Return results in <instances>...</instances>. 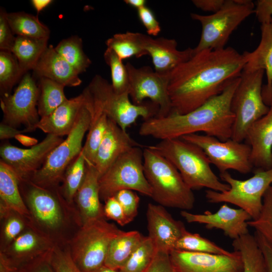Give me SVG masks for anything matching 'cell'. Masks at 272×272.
Listing matches in <instances>:
<instances>
[{"label": "cell", "instance_id": "6f0895ef", "mask_svg": "<svg viewBox=\"0 0 272 272\" xmlns=\"http://www.w3.org/2000/svg\"><path fill=\"white\" fill-rule=\"evenodd\" d=\"M53 1L51 0H32L31 3L38 14L43 9L48 6Z\"/></svg>", "mask_w": 272, "mask_h": 272}, {"label": "cell", "instance_id": "c3c4849f", "mask_svg": "<svg viewBox=\"0 0 272 272\" xmlns=\"http://www.w3.org/2000/svg\"><path fill=\"white\" fill-rule=\"evenodd\" d=\"M7 14L3 8L0 11V49L1 50L12 51L16 37L13 33L7 18Z\"/></svg>", "mask_w": 272, "mask_h": 272}, {"label": "cell", "instance_id": "e575fe53", "mask_svg": "<svg viewBox=\"0 0 272 272\" xmlns=\"http://www.w3.org/2000/svg\"><path fill=\"white\" fill-rule=\"evenodd\" d=\"M54 49L79 74L86 72L92 63L83 50L82 39L78 36L62 40Z\"/></svg>", "mask_w": 272, "mask_h": 272}, {"label": "cell", "instance_id": "d6a6232c", "mask_svg": "<svg viewBox=\"0 0 272 272\" xmlns=\"http://www.w3.org/2000/svg\"><path fill=\"white\" fill-rule=\"evenodd\" d=\"M37 109L40 118L50 115L67 99L64 86L46 78H39Z\"/></svg>", "mask_w": 272, "mask_h": 272}, {"label": "cell", "instance_id": "5b68a950", "mask_svg": "<svg viewBox=\"0 0 272 272\" xmlns=\"http://www.w3.org/2000/svg\"><path fill=\"white\" fill-rule=\"evenodd\" d=\"M87 100L82 107L76 124L66 138L49 154L42 166L33 175L30 181L40 187L57 189L64 173L83 149V140L89 130L93 117L92 100L85 89Z\"/></svg>", "mask_w": 272, "mask_h": 272}, {"label": "cell", "instance_id": "836d02e7", "mask_svg": "<svg viewBox=\"0 0 272 272\" xmlns=\"http://www.w3.org/2000/svg\"><path fill=\"white\" fill-rule=\"evenodd\" d=\"M92 102L93 111L92 122L82 151L86 163L94 165L98 149L107 128L108 117L93 101Z\"/></svg>", "mask_w": 272, "mask_h": 272}, {"label": "cell", "instance_id": "d590c367", "mask_svg": "<svg viewBox=\"0 0 272 272\" xmlns=\"http://www.w3.org/2000/svg\"><path fill=\"white\" fill-rule=\"evenodd\" d=\"M105 43L107 47L112 49L122 60L132 56L139 58L148 55L142 46L140 33L126 32L115 34Z\"/></svg>", "mask_w": 272, "mask_h": 272}, {"label": "cell", "instance_id": "e0dca14e", "mask_svg": "<svg viewBox=\"0 0 272 272\" xmlns=\"http://www.w3.org/2000/svg\"><path fill=\"white\" fill-rule=\"evenodd\" d=\"M180 215L188 223L202 224L208 229L221 230L233 240L249 233L247 222L252 219L244 210L233 209L226 204L213 213L207 211L203 214H192L182 210Z\"/></svg>", "mask_w": 272, "mask_h": 272}, {"label": "cell", "instance_id": "681fc988", "mask_svg": "<svg viewBox=\"0 0 272 272\" xmlns=\"http://www.w3.org/2000/svg\"><path fill=\"white\" fill-rule=\"evenodd\" d=\"M137 11L139 20L149 36L158 35L161 31V28L152 10L146 6L137 10Z\"/></svg>", "mask_w": 272, "mask_h": 272}, {"label": "cell", "instance_id": "bcb514c9", "mask_svg": "<svg viewBox=\"0 0 272 272\" xmlns=\"http://www.w3.org/2000/svg\"><path fill=\"white\" fill-rule=\"evenodd\" d=\"M52 248L19 266L16 272H55L50 263V254Z\"/></svg>", "mask_w": 272, "mask_h": 272}, {"label": "cell", "instance_id": "3957f363", "mask_svg": "<svg viewBox=\"0 0 272 272\" xmlns=\"http://www.w3.org/2000/svg\"><path fill=\"white\" fill-rule=\"evenodd\" d=\"M150 147L176 168L192 190L205 187L224 192L229 189V185L221 182L213 171L209 158L197 146L179 138L160 140Z\"/></svg>", "mask_w": 272, "mask_h": 272}, {"label": "cell", "instance_id": "94428289", "mask_svg": "<svg viewBox=\"0 0 272 272\" xmlns=\"http://www.w3.org/2000/svg\"><path fill=\"white\" fill-rule=\"evenodd\" d=\"M93 272H120L119 270H115L112 268H111L108 266H105V265L101 266Z\"/></svg>", "mask_w": 272, "mask_h": 272}, {"label": "cell", "instance_id": "ab89813d", "mask_svg": "<svg viewBox=\"0 0 272 272\" xmlns=\"http://www.w3.org/2000/svg\"><path fill=\"white\" fill-rule=\"evenodd\" d=\"M23 76L18 61L13 53L1 50L0 90L2 96L10 94L13 87Z\"/></svg>", "mask_w": 272, "mask_h": 272}, {"label": "cell", "instance_id": "1f68e13d", "mask_svg": "<svg viewBox=\"0 0 272 272\" xmlns=\"http://www.w3.org/2000/svg\"><path fill=\"white\" fill-rule=\"evenodd\" d=\"M7 18L14 34L37 39L49 38V29L37 16L19 12L7 13Z\"/></svg>", "mask_w": 272, "mask_h": 272}, {"label": "cell", "instance_id": "7c38bea8", "mask_svg": "<svg viewBox=\"0 0 272 272\" xmlns=\"http://www.w3.org/2000/svg\"><path fill=\"white\" fill-rule=\"evenodd\" d=\"M201 148L220 173L234 170L247 174L253 169L250 162L251 147L231 139L221 141L215 137L191 133L181 137Z\"/></svg>", "mask_w": 272, "mask_h": 272}, {"label": "cell", "instance_id": "603a6c76", "mask_svg": "<svg viewBox=\"0 0 272 272\" xmlns=\"http://www.w3.org/2000/svg\"><path fill=\"white\" fill-rule=\"evenodd\" d=\"M54 246L46 236L33 229H25L5 250L4 253L17 267L51 250Z\"/></svg>", "mask_w": 272, "mask_h": 272}, {"label": "cell", "instance_id": "f35d334b", "mask_svg": "<svg viewBox=\"0 0 272 272\" xmlns=\"http://www.w3.org/2000/svg\"><path fill=\"white\" fill-rule=\"evenodd\" d=\"M156 252L152 240L148 236H144L127 261L119 271L144 272L152 262Z\"/></svg>", "mask_w": 272, "mask_h": 272}, {"label": "cell", "instance_id": "816d5d0a", "mask_svg": "<svg viewBox=\"0 0 272 272\" xmlns=\"http://www.w3.org/2000/svg\"><path fill=\"white\" fill-rule=\"evenodd\" d=\"M254 11L261 24L270 22L272 21V0L257 1Z\"/></svg>", "mask_w": 272, "mask_h": 272}, {"label": "cell", "instance_id": "9c48e42d", "mask_svg": "<svg viewBox=\"0 0 272 272\" xmlns=\"http://www.w3.org/2000/svg\"><path fill=\"white\" fill-rule=\"evenodd\" d=\"M220 177L230 188L224 192L206 190V197L208 202L233 204L246 211L252 220L257 219L262 208L263 196L272 185V168L254 170V175L244 180L234 178L228 172L220 173Z\"/></svg>", "mask_w": 272, "mask_h": 272}, {"label": "cell", "instance_id": "60d3db41", "mask_svg": "<svg viewBox=\"0 0 272 272\" xmlns=\"http://www.w3.org/2000/svg\"><path fill=\"white\" fill-rule=\"evenodd\" d=\"M104 58L111 72V86L118 94L128 92V74L122 60L111 49L107 47L104 53Z\"/></svg>", "mask_w": 272, "mask_h": 272}, {"label": "cell", "instance_id": "5bb4252c", "mask_svg": "<svg viewBox=\"0 0 272 272\" xmlns=\"http://www.w3.org/2000/svg\"><path fill=\"white\" fill-rule=\"evenodd\" d=\"M129 78L128 93L132 103L143 104L150 99L159 108L156 117H164L172 112L168 93L169 75H160L149 66L135 67L130 62L125 64Z\"/></svg>", "mask_w": 272, "mask_h": 272}, {"label": "cell", "instance_id": "ee69618b", "mask_svg": "<svg viewBox=\"0 0 272 272\" xmlns=\"http://www.w3.org/2000/svg\"><path fill=\"white\" fill-rule=\"evenodd\" d=\"M114 196L121 206L125 216L130 222L138 215L140 198L133 190L122 189L116 192Z\"/></svg>", "mask_w": 272, "mask_h": 272}, {"label": "cell", "instance_id": "7dc6e473", "mask_svg": "<svg viewBox=\"0 0 272 272\" xmlns=\"http://www.w3.org/2000/svg\"><path fill=\"white\" fill-rule=\"evenodd\" d=\"M104 201L105 218L115 221L121 226L130 223L121 206L114 196L108 198Z\"/></svg>", "mask_w": 272, "mask_h": 272}, {"label": "cell", "instance_id": "f1b7e54d", "mask_svg": "<svg viewBox=\"0 0 272 272\" xmlns=\"http://www.w3.org/2000/svg\"><path fill=\"white\" fill-rule=\"evenodd\" d=\"M144 236L138 231H120L109 245L104 265L119 270L127 261Z\"/></svg>", "mask_w": 272, "mask_h": 272}, {"label": "cell", "instance_id": "d6986e66", "mask_svg": "<svg viewBox=\"0 0 272 272\" xmlns=\"http://www.w3.org/2000/svg\"><path fill=\"white\" fill-rule=\"evenodd\" d=\"M140 38L143 47L152 59L155 71L160 75H169L193 55V48L178 50L177 42L174 39L154 38L141 33Z\"/></svg>", "mask_w": 272, "mask_h": 272}, {"label": "cell", "instance_id": "4dcf8cb0", "mask_svg": "<svg viewBox=\"0 0 272 272\" xmlns=\"http://www.w3.org/2000/svg\"><path fill=\"white\" fill-rule=\"evenodd\" d=\"M232 246L241 255L243 272H268L263 254L254 235H242L233 240Z\"/></svg>", "mask_w": 272, "mask_h": 272}, {"label": "cell", "instance_id": "7bdbcfd3", "mask_svg": "<svg viewBox=\"0 0 272 272\" xmlns=\"http://www.w3.org/2000/svg\"><path fill=\"white\" fill-rule=\"evenodd\" d=\"M50 263L55 272H82L74 262L70 250L54 246L51 251Z\"/></svg>", "mask_w": 272, "mask_h": 272}, {"label": "cell", "instance_id": "4fadbf2b", "mask_svg": "<svg viewBox=\"0 0 272 272\" xmlns=\"http://www.w3.org/2000/svg\"><path fill=\"white\" fill-rule=\"evenodd\" d=\"M39 90L34 77L27 73L13 94L2 96L3 122L13 127L23 125L26 132L35 130L40 119L37 109Z\"/></svg>", "mask_w": 272, "mask_h": 272}, {"label": "cell", "instance_id": "11a10c76", "mask_svg": "<svg viewBox=\"0 0 272 272\" xmlns=\"http://www.w3.org/2000/svg\"><path fill=\"white\" fill-rule=\"evenodd\" d=\"M27 132L25 129L20 130L2 122L0 124V139L8 140L15 138L17 135Z\"/></svg>", "mask_w": 272, "mask_h": 272}, {"label": "cell", "instance_id": "2e32d148", "mask_svg": "<svg viewBox=\"0 0 272 272\" xmlns=\"http://www.w3.org/2000/svg\"><path fill=\"white\" fill-rule=\"evenodd\" d=\"M174 272H243L241 255L190 252L174 249L169 254Z\"/></svg>", "mask_w": 272, "mask_h": 272}, {"label": "cell", "instance_id": "f6af8a7d", "mask_svg": "<svg viewBox=\"0 0 272 272\" xmlns=\"http://www.w3.org/2000/svg\"><path fill=\"white\" fill-rule=\"evenodd\" d=\"M13 213L5 218L6 221L3 228V238L7 246L25 229L24 223L20 217L22 216L17 213L13 215Z\"/></svg>", "mask_w": 272, "mask_h": 272}, {"label": "cell", "instance_id": "7a4b0ae2", "mask_svg": "<svg viewBox=\"0 0 272 272\" xmlns=\"http://www.w3.org/2000/svg\"><path fill=\"white\" fill-rule=\"evenodd\" d=\"M240 80V76L233 79L221 94L188 113L171 112L166 116L144 120L139 134L162 140L203 132L221 141L231 139L235 119L231 103Z\"/></svg>", "mask_w": 272, "mask_h": 272}, {"label": "cell", "instance_id": "d4e9b609", "mask_svg": "<svg viewBox=\"0 0 272 272\" xmlns=\"http://www.w3.org/2000/svg\"><path fill=\"white\" fill-rule=\"evenodd\" d=\"M33 71L37 77L49 79L64 87H76L82 83L79 74L52 45L45 49Z\"/></svg>", "mask_w": 272, "mask_h": 272}, {"label": "cell", "instance_id": "f5cc1de1", "mask_svg": "<svg viewBox=\"0 0 272 272\" xmlns=\"http://www.w3.org/2000/svg\"><path fill=\"white\" fill-rule=\"evenodd\" d=\"M254 236L263 254L268 272H272V245L257 232L255 231Z\"/></svg>", "mask_w": 272, "mask_h": 272}, {"label": "cell", "instance_id": "83f0119b", "mask_svg": "<svg viewBox=\"0 0 272 272\" xmlns=\"http://www.w3.org/2000/svg\"><path fill=\"white\" fill-rule=\"evenodd\" d=\"M20 180L13 169L0 160V212L1 219L14 212L28 216V210L19 188Z\"/></svg>", "mask_w": 272, "mask_h": 272}, {"label": "cell", "instance_id": "74e56055", "mask_svg": "<svg viewBox=\"0 0 272 272\" xmlns=\"http://www.w3.org/2000/svg\"><path fill=\"white\" fill-rule=\"evenodd\" d=\"M175 249L190 252L226 255H231L233 253L224 249L198 234L187 231L186 229L177 241Z\"/></svg>", "mask_w": 272, "mask_h": 272}, {"label": "cell", "instance_id": "f907efd6", "mask_svg": "<svg viewBox=\"0 0 272 272\" xmlns=\"http://www.w3.org/2000/svg\"><path fill=\"white\" fill-rule=\"evenodd\" d=\"M144 272H174L169 254L157 251L152 262Z\"/></svg>", "mask_w": 272, "mask_h": 272}, {"label": "cell", "instance_id": "ac0fdd59", "mask_svg": "<svg viewBox=\"0 0 272 272\" xmlns=\"http://www.w3.org/2000/svg\"><path fill=\"white\" fill-rule=\"evenodd\" d=\"M146 216L148 236L154 243L156 250L170 254L186 230L184 225L175 220L164 207L159 204L149 203Z\"/></svg>", "mask_w": 272, "mask_h": 272}, {"label": "cell", "instance_id": "f546056e", "mask_svg": "<svg viewBox=\"0 0 272 272\" xmlns=\"http://www.w3.org/2000/svg\"><path fill=\"white\" fill-rule=\"evenodd\" d=\"M48 39L17 36L11 52L16 57L23 75L33 70L48 46Z\"/></svg>", "mask_w": 272, "mask_h": 272}, {"label": "cell", "instance_id": "ffe728a7", "mask_svg": "<svg viewBox=\"0 0 272 272\" xmlns=\"http://www.w3.org/2000/svg\"><path fill=\"white\" fill-rule=\"evenodd\" d=\"M24 181L28 185L24 193L25 198L34 218L47 228L53 230L59 227L63 215L56 196L58 189L54 193V189L40 187L30 180Z\"/></svg>", "mask_w": 272, "mask_h": 272}, {"label": "cell", "instance_id": "db71d44e", "mask_svg": "<svg viewBox=\"0 0 272 272\" xmlns=\"http://www.w3.org/2000/svg\"><path fill=\"white\" fill-rule=\"evenodd\" d=\"M226 0H193L192 3L197 8L213 13L218 12L224 5Z\"/></svg>", "mask_w": 272, "mask_h": 272}, {"label": "cell", "instance_id": "8d00e7d4", "mask_svg": "<svg viewBox=\"0 0 272 272\" xmlns=\"http://www.w3.org/2000/svg\"><path fill=\"white\" fill-rule=\"evenodd\" d=\"M86 161L82 151L66 168L62 178L60 193L71 203L81 186L86 174Z\"/></svg>", "mask_w": 272, "mask_h": 272}, {"label": "cell", "instance_id": "8fae6325", "mask_svg": "<svg viewBox=\"0 0 272 272\" xmlns=\"http://www.w3.org/2000/svg\"><path fill=\"white\" fill-rule=\"evenodd\" d=\"M100 199L122 189L137 191L150 197L152 188L144 173L143 151L136 147L122 155L99 179Z\"/></svg>", "mask_w": 272, "mask_h": 272}, {"label": "cell", "instance_id": "91938a15", "mask_svg": "<svg viewBox=\"0 0 272 272\" xmlns=\"http://www.w3.org/2000/svg\"><path fill=\"white\" fill-rule=\"evenodd\" d=\"M124 2L137 10L146 6L147 1L145 0H124Z\"/></svg>", "mask_w": 272, "mask_h": 272}, {"label": "cell", "instance_id": "6da1fadb", "mask_svg": "<svg viewBox=\"0 0 272 272\" xmlns=\"http://www.w3.org/2000/svg\"><path fill=\"white\" fill-rule=\"evenodd\" d=\"M248 53L241 54L231 47L207 49L179 64L169 75L172 112L188 113L221 94L230 81L241 75Z\"/></svg>", "mask_w": 272, "mask_h": 272}, {"label": "cell", "instance_id": "9f6ffc18", "mask_svg": "<svg viewBox=\"0 0 272 272\" xmlns=\"http://www.w3.org/2000/svg\"><path fill=\"white\" fill-rule=\"evenodd\" d=\"M17 268L7 256L1 251L0 272H16Z\"/></svg>", "mask_w": 272, "mask_h": 272}, {"label": "cell", "instance_id": "277c9868", "mask_svg": "<svg viewBox=\"0 0 272 272\" xmlns=\"http://www.w3.org/2000/svg\"><path fill=\"white\" fill-rule=\"evenodd\" d=\"M145 176L152 190V198L164 207L191 210L195 198L192 190L176 168L150 146L144 149Z\"/></svg>", "mask_w": 272, "mask_h": 272}, {"label": "cell", "instance_id": "44dd1931", "mask_svg": "<svg viewBox=\"0 0 272 272\" xmlns=\"http://www.w3.org/2000/svg\"><path fill=\"white\" fill-rule=\"evenodd\" d=\"M142 146L115 122L108 118L107 128L98 149L94 166L102 176L122 155ZM100 178V177H99Z\"/></svg>", "mask_w": 272, "mask_h": 272}, {"label": "cell", "instance_id": "7402d4cb", "mask_svg": "<svg viewBox=\"0 0 272 272\" xmlns=\"http://www.w3.org/2000/svg\"><path fill=\"white\" fill-rule=\"evenodd\" d=\"M266 114L253 123L245 140L251 147L250 162L254 170L272 168V100Z\"/></svg>", "mask_w": 272, "mask_h": 272}, {"label": "cell", "instance_id": "9a60e30c", "mask_svg": "<svg viewBox=\"0 0 272 272\" xmlns=\"http://www.w3.org/2000/svg\"><path fill=\"white\" fill-rule=\"evenodd\" d=\"M63 141L61 137L47 134L41 142L28 149L6 143L0 148L1 160L13 169L20 181L30 180L50 152Z\"/></svg>", "mask_w": 272, "mask_h": 272}, {"label": "cell", "instance_id": "8992f818", "mask_svg": "<svg viewBox=\"0 0 272 272\" xmlns=\"http://www.w3.org/2000/svg\"><path fill=\"white\" fill-rule=\"evenodd\" d=\"M255 7L250 0H226L218 12L210 15L191 13L192 19L201 25L200 40L193 48V54L201 51L225 48L230 36L247 17L255 13Z\"/></svg>", "mask_w": 272, "mask_h": 272}, {"label": "cell", "instance_id": "30bf717a", "mask_svg": "<svg viewBox=\"0 0 272 272\" xmlns=\"http://www.w3.org/2000/svg\"><path fill=\"white\" fill-rule=\"evenodd\" d=\"M86 88L93 102L124 130L126 131L139 117L145 120L158 114L156 105L133 104L128 92L116 93L111 84L100 75H96Z\"/></svg>", "mask_w": 272, "mask_h": 272}, {"label": "cell", "instance_id": "484cf974", "mask_svg": "<svg viewBox=\"0 0 272 272\" xmlns=\"http://www.w3.org/2000/svg\"><path fill=\"white\" fill-rule=\"evenodd\" d=\"M99 177L95 166L86 163L84 180L75 197L80 210L82 224L105 218L104 206L100 202Z\"/></svg>", "mask_w": 272, "mask_h": 272}, {"label": "cell", "instance_id": "b9f144b4", "mask_svg": "<svg viewBox=\"0 0 272 272\" xmlns=\"http://www.w3.org/2000/svg\"><path fill=\"white\" fill-rule=\"evenodd\" d=\"M247 224L272 245V185L267 188L263 196L259 217L256 220L248 221Z\"/></svg>", "mask_w": 272, "mask_h": 272}, {"label": "cell", "instance_id": "680465c9", "mask_svg": "<svg viewBox=\"0 0 272 272\" xmlns=\"http://www.w3.org/2000/svg\"><path fill=\"white\" fill-rule=\"evenodd\" d=\"M22 144L26 146H34L37 144V140L36 139L20 134L15 138Z\"/></svg>", "mask_w": 272, "mask_h": 272}, {"label": "cell", "instance_id": "52a82bcc", "mask_svg": "<svg viewBox=\"0 0 272 272\" xmlns=\"http://www.w3.org/2000/svg\"><path fill=\"white\" fill-rule=\"evenodd\" d=\"M264 70H243L232 98L231 108L235 116L231 139L242 142L252 124L267 114L269 106L262 97Z\"/></svg>", "mask_w": 272, "mask_h": 272}, {"label": "cell", "instance_id": "4316f807", "mask_svg": "<svg viewBox=\"0 0 272 272\" xmlns=\"http://www.w3.org/2000/svg\"><path fill=\"white\" fill-rule=\"evenodd\" d=\"M261 39L259 45L252 52H248V59L243 70H264L267 84L262 88V97L269 106L272 100V21L261 24Z\"/></svg>", "mask_w": 272, "mask_h": 272}, {"label": "cell", "instance_id": "ba28073f", "mask_svg": "<svg viewBox=\"0 0 272 272\" xmlns=\"http://www.w3.org/2000/svg\"><path fill=\"white\" fill-rule=\"evenodd\" d=\"M120 231L104 217L82 224L70 250L79 268L82 272H93L104 265L110 242Z\"/></svg>", "mask_w": 272, "mask_h": 272}, {"label": "cell", "instance_id": "cb8c5ba5", "mask_svg": "<svg viewBox=\"0 0 272 272\" xmlns=\"http://www.w3.org/2000/svg\"><path fill=\"white\" fill-rule=\"evenodd\" d=\"M87 100L84 90L79 95L67 99L50 115L41 117L36 128L59 137L67 135L75 126L80 111Z\"/></svg>", "mask_w": 272, "mask_h": 272}]
</instances>
